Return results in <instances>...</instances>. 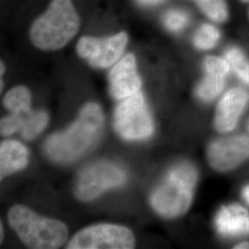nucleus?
I'll use <instances>...</instances> for the list:
<instances>
[{
  "label": "nucleus",
  "instance_id": "nucleus-24",
  "mask_svg": "<svg viewBox=\"0 0 249 249\" xmlns=\"http://www.w3.org/2000/svg\"><path fill=\"white\" fill-rule=\"evenodd\" d=\"M242 195H243V197L247 200V202L249 204V185L243 188Z\"/></svg>",
  "mask_w": 249,
  "mask_h": 249
},
{
  "label": "nucleus",
  "instance_id": "nucleus-25",
  "mask_svg": "<svg viewBox=\"0 0 249 249\" xmlns=\"http://www.w3.org/2000/svg\"><path fill=\"white\" fill-rule=\"evenodd\" d=\"M234 249H249V242H244V243H240V244L236 245V246L234 247Z\"/></svg>",
  "mask_w": 249,
  "mask_h": 249
},
{
  "label": "nucleus",
  "instance_id": "nucleus-13",
  "mask_svg": "<svg viewBox=\"0 0 249 249\" xmlns=\"http://www.w3.org/2000/svg\"><path fill=\"white\" fill-rule=\"evenodd\" d=\"M29 152L26 147L16 141H5L0 145L1 179L23 169L28 163Z\"/></svg>",
  "mask_w": 249,
  "mask_h": 249
},
{
  "label": "nucleus",
  "instance_id": "nucleus-14",
  "mask_svg": "<svg viewBox=\"0 0 249 249\" xmlns=\"http://www.w3.org/2000/svg\"><path fill=\"white\" fill-rule=\"evenodd\" d=\"M31 93L24 86H18L6 94L3 104L11 113L25 114L31 110Z\"/></svg>",
  "mask_w": 249,
  "mask_h": 249
},
{
  "label": "nucleus",
  "instance_id": "nucleus-12",
  "mask_svg": "<svg viewBox=\"0 0 249 249\" xmlns=\"http://www.w3.org/2000/svg\"><path fill=\"white\" fill-rule=\"evenodd\" d=\"M215 226L223 236H239L249 234V212L240 205L223 207L215 217Z\"/></svg>",
  "mask_w": 249,
  "mask_h": 249
},
{
  "label": "nucleus",
  "instance_id": "nucleus-2",
  "mask_svg": "<svg viewBox=\"0 0 249 249\" xmlns=\"http://www.w3.org/2000/svg\"><path fill=\"white\" fill-rule=\"evenodd\" d=\"M80 23L71 0H52L47 10L33 23L31 41L41 50H58L77 35Z\"/></svg>",
  "mask_w": 249,
  "mask_h": 249
},
{
  "label": "nucleus",
  "instance_id": "nucleus-28",
  "mask_svg": "<svg viewBox=\"0 0 249 249\" xmlns=\"http://www.w3.org/2000/svg\"><path fill=\"white\" fill-rule=\"evenodd\" d=\"M242 2H244V3H249V0H240Z\"/></svg>",
  "mask_w": 249,
  "mask_h": 249
},
{
  "label": "nucleus",
  "instance_id": "nucleus-6",
  "mask_svg": "<svg viewBox=\"0 0 249 249\" xmlns=\"http://www.w3.org/2000/svg\"><path fill=\"white\" fill-rule=\"evenodd\" d=\"M135 247L133 233L128 228L110 223L87 227L76 233L69 249H130Z\"/></svg>",
  "mask_w": 249,
  "mask_h": 249
},
{
  "label": "nucleus",
  "instance_id": "nucleus-1",
  "mask_svg": "<svg viewBox=\"0 0 249 249\" xmlns=\"http://www.w3.org/2000/svg\"><path fill=\"white\" fill-rule=\"evenodd\" d=\"M105 122L101 107L89 103L79 118L66 130L52 135L45 143L47 155L57 162H71L81 157L98 141Z\"/></svg>",
  "mask_w": 249,
  "mask_h": 249
},
{
  "label": "nucleus",
  "instance_id": "nucleus-18",
  "mask_svg": "<svg viewBox=\"0 0 249 249\" xmlns=\"http://www.w3.org/2000/svg\"><path fill=\"white\" fill-rule=\"evenodd\" d=\"M220 36V32L216 27L205 23L197 29L193 42L196 48L200 50H210L217 45Z\"/></svg>",
  "mask_w": 249,
  "mask_h": 249
},
{
  "label": "nucleus",
  "instance_id": "nucleus-17",
  "mask_svg": "<svg viewBox=\"0 0 249 249\" xmlns=\"http://www.w3.org/2000/svg\"><path fill=\"white\" fill-rule=\"evenodd\" d=\"M225 58L235 74L249 85V61L237 47H230L225 52Z\"/></svg>",
  "mask_w": 249,
  "mask_h": 249
},
{
  "label": "nucleus",
  "instance_id": "nucleus-22",
  "mask_svg": "<svg viewBox=\"0 0 249 249\" xmlns=\"http://www.w3.org/2000/svg\"><path fill=\"white\" fill-rule=\"evenodd\" d=\"M204 68L208 73H214L226 77L230 72L231 66L226 59L217 56H207L204 60Z\"/></svg>",
  "mask_w": 249,
  "mask_h": 249
},
{
  "label": "nucleus",
  "instance_id": "nucleus-26",
  "mask_svg": "<svg viewBox=\"0 0 249 249\" xmlns=\"http://www.w3.org/2000/svg\"><path fill=\"white\" fill-rule=\"evenodd\" d=\"M5 71V67L3 65V62H1V76L3 75V72Z\"/></svg>",
  "mask_w": 249,
  "mask_h": 249
},
{
  "label": "nucleus",
  "instance_id": "nucleus-11",
  "mask_svg": "<svg viewBox=\"0 0 249 249\" xmlns=\"http://www.w3.org/2000/svg\"><path fill=\"white\" fill-rule=\"evenodd\" d=\"M248 93L244 89H230L220 100L214 117L216 129L221 133L232 131L248 103Z\"/></svg>",
  "mask_w": 249,
  "mask_h": 249
},
{
  "label": "nucleus",
  "instance_id": "nucleus-21",
  "mask_svg": "<svg viewBox=\"0 0 249 249\" xmlns=\"http://www.w3.org/2000/svg\"><path fill=\"white\" fill-rule=\"evenodd\" d=\"M30 112L25 113V114L11 113L9 116L2 118L1 122H0L1 135L9 136V135H12L18 130H20L22 124L24 122V119Z\"/></svg>",
  "mask_w": 249,
  "mask_h": 249
},
{
  "label": "nucleus",
  "instance_id": "nucleus-30",
  "mask_svg": "<svg viewBox=\"0 0 249 249\" xmlns=\"http://www.w3.org/2000/svg\"><path fill=\"white\" fill-rule=\"evenodd\" d=\"M248 15H249V11H248Z\"/></svg>",
  "mask_w": 249,
  "mask_h": 249
},
{
  "label": "nucleus",
  "instance_id": "nucleus-29",
  "mask_svg": "<svg viewBox=\"0 0 249 249\" xmlns=\"http://www.w3.org/2000/svg\"><path fill=\"white\" fill-rule=\"evenodd\" d=\"M248 128H249V124H248Z\"/></svg>",
  "mask_w": 249,
  "mask_h": 249
},
{
  "label": "nucleus",
  "instance_id": "nucleus-3",
  "mask_svg": "<svg viewBox=\"0 0 249 249\" xmlns=\"http://www.w3.org/2000/svg\"><path fill=\"white\" fill-rule=\"evenodd\" d=\"M197 180L196 170L188 162L178 163L170 170L151 195V203L157 213L175 218L189 209Z\"/></svg>",
  "mask_w": 249,
  "mask_h": 249
},
{
  "label": "nucleus",
  "instance_id": "nucleus-15",
  "mask_svg": "<svg viewBox=\"0 0 249 249\" xmlns=\"http://www.w3.org/2000/svg\"><path fill=\"white\" fill-rule=\"evenodd\" d=\"M224 84L225 77L206 72L204 79L196 87V95L204 102H211L222 92Z\"/></svg>",
  "mask_w": 249,
  "mask_h": 249
},
{
  "label": "nucleus",
  "instance_id": "nucleus-4",
  "mask_svg": "<svg viewBox=\"0 0 249 249\" xmlns=\"http://www.w3.org/2000/svg\"><path fill=\"white\" fill-rule=\"evenodd\" d=\"M9 223L30 249H58L68 238L69 231L65 223L39 216L22 205L9 210Z\"/></svg>",
  "mask_w": 249,
  "mask_h": 249
},
{
  "label": "nucleus",
  "instance_id": "nucleus-7",
  "mask_svg": "<svg viewBox=\"0 0 249 249\" xmlns=\"http://www.w3.org/2000/svg\"><path fill=\"white\" fill-rule=\"evenodd\" d=\"M125 180L124 171L116 164L96 162L80 173L75 193L80 200L90 201L110 188L122 186Z\"/></svg>",
  "mask_w": 249,
  "mask_h": 249
},
{
  "label": "nucleus",
  "instance_id": "nucleus-23",
  "mask_svg": "<svg viewBox=\"0 0 249 249\" xmlns=\"http://www.w3.org/2000/svg\"><path fill=\"white\" fill-rule=\"evenodd\" d=\"M140 4L144 5V6H151V5H156L159 4L162 0H137Z\"/></svg>",
  "mask_w": 249,
  "mask_h": 249
},
{
  "label": "nucleus",
  "instance_id": "nucleus-16",
  "mask_svg": "<svg viewBox=\"0 0 249 249\" xmlns=\"http://www.w3.org/2000/svg\"><path fill=\"white\" fill-rule=\"evenodd\" d=\"M48 124V115L45 111H31L27 115L20 134L25 140H33L41 133Z\"/></svg>",
  "mask_w": 249,
  "mask_h": 249
},
{
  "label": "nucleus",
  "instance_id": "nucleus-8",
  "mask_svg": "<svg viewBox=\"0 0 249 249\" xmlns=\"http://www.w3.org/2000/svg\"><path fill=\"white\" fill-rule=\"evenodd\" d=\"M127 41L128 36L124 32L103 39L84 36L77 45V52L91 67L107 69L120 58Z\"/></svg>",
  "mask_w": 249,
  "mask_h": 249
},
{
  "label": "nucleus",
  "instance_id": "nucleus-19",
  "mask_svg": "<svg viewBox=\"0 0 249 249\" xmlns=\"http://www.w3.org/2000/svg\"><path fill=\"white\" fill-rule=\"evenodd\" d=\"M198 7L208 18L216 22H224L228 18L225 0H196Z\"/></svg>",
  "mask_w": 249,
  "mask_h": 249
},
{
  "label": "nucleus",
  "instance_id": "nucleus-20",
  "mask_svg": "<svg viewBox=\"0 0 249 249\" xmlns=\"http://www.w3.org/2000/svg\"><path fill=\"white\" fill-rule=\"evenodd\" d=\"M163 24L171 32H180L189 23V16L180 9H172L163 16Z\"/></svg>",
  "mask_w": 249,
  "mask_h": 249
},
{
  "label": "nucleus",
  "instance_id": "nucleus-5",
  "mask_svg": "<svg viewBox=\"0 0 249 249\" xmlns=\"http://www.w3.org/2000/svg\"><path fill=\"white\" fill-rule=\"evenodd\" d=\"M116 132L127 141H140L151 137L154 124L142 92L122 99L114 115Z\"/></svg>",
  "mask_w": 249,
  "mask_h": 249
},
{
  "label": "nucleus",
  "instance_id": "nucleus-10",
  "mask_svg": "<svg viewBox=\"0 0 249 249\" xmlns=\"http://www.w3.org/2000/svg\"><path fill=\"white\" fill-rule=\"evenodd\" d=\"M108 80L110 93L117 100L126 98L140 91L142 81L137 72L134 54H125L111 70Z\"/></svg>",
  "mask_w": 249,
  "mask_h": 249
},
{
  "label": "nucleus",
  "instance_id": "nucleus-27",
  "mask_svg": "<svg viewBox=\"0 0 249 249\" xmlns=\"http://www.w3.org/2000/svg\"><path fill=\"white\" fill-rule=\"evenodd\" d=\"M0 232H1V240H2V239H3V228H2V224H1V231H0Z\"/></svg>",
  "mask_w": 249,
  "mask_h": 249
},
{
  "label": "nucleus",
  "instance_id": "nucleus-9",
  "mask_svg": "<svg viewBox=\"0 0 249 249\" xmlns=\"http://www.w3.org/2000/svg\"><path fill=\"white\" fill-rule=\"evenodd\" d=\"M249 159V136L236 135L218 139L208 149V160L213 169L226 172Z\"/></svg>",
  "mask_w": 249,
  "mask_h": 249
}]
</instances>
